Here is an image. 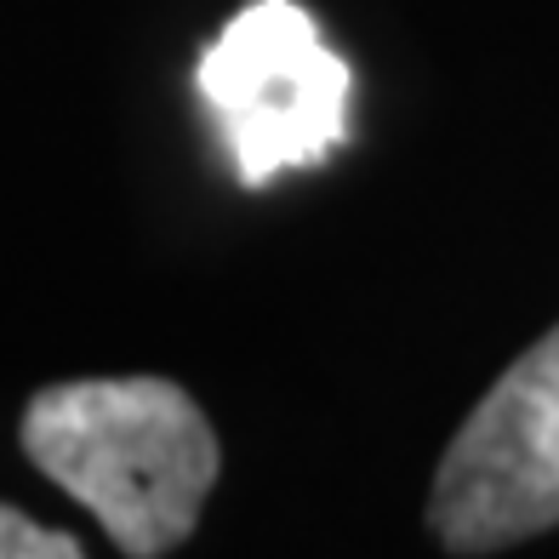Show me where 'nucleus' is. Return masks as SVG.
<instances>
[{
  "instance_id": "f257e3e1",
  "label": "nucleus",
  "mask_w": 559,
  "mask_h": 559,
  "mask_svg": "<svg viewBox=\"0 0 559 559\" xmlns=\"http://www.w3.org/2000/svg\"><path fill=\"white\" fill-rule=\"evenodd\" d=\"M23 456L86 502L109 543L132 559L183 543L223 468L200 405L166 377L40 389L23 412Z\"/></svg>"
},
{
  "instance_id": "20e7f679",
  "label": "nucleus",
  "mask_w": 559,
  "mask_h": 559,
  "mask_svg": "<svg viewBox=\"0 0 559 559\" xmlns=\"http://www.w3.org/2000/svg\"><path fill=\"white\" fill-rule=\"evenodd\" d=\"M74 554H81V543L69 531H46L0 502V559H74Z\"/></svg>"
},
{
  "instance_id": "7ed1b4c3",
  "label": "nucleus",
  "mask_w": 559,
  "mask_h": 559,
  "mask_svg": "<svg viewBox=\"0 0 559 559\" xmlns=\"http://www.w3.org/2000/svg\"><path fill=\"white\" fill-rule=\"evenodd\" d=\"M548 525H559V325L486 389L428 497V531L451 554H497Z\"/></svg>"
},
{
  "instance_id": "f03ea898",
  "label": "nucleus",
  "mask_w": 559,
  "mask_h": 559,
  "mask_svg": "<svg viewBox=\"0 0 559 559\" xmlns=\"http://www.w3.org/2000/svg\"><path fill=\"white\" fill-rule=\"evenodd\" d=\"M348 63L325 52L314 17L292 0L246 7L200 58V97L246 189L332 155L348 138Z\"/></svg>"
}]
</instances>
